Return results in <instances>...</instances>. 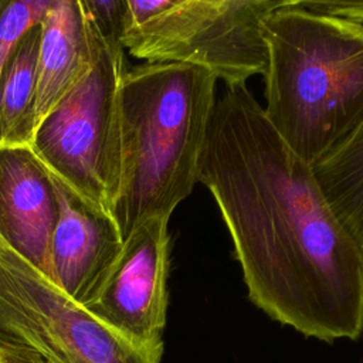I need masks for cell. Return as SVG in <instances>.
<instances>
[{
    "label": "cell",
    "instance_id": "6da1fadb",
    "mask_svg": "<svg viewBox=\"0 0 363 363\" xmlns=\"http://www.w3.org/2000/svg\"><path fill=\"white\" fill-rule=\"evenodd\" d=\"M199 182L217 203L254 305L305 336H360L363 250L245 84L216 98Z\"/></svg>",
    "mask_w": 363,
    "mask_h": 363
},
{
    "label": "cell",
    "instance_id": "7a4b0ae2",
    "mask_svg": "<svg viewBox=\"0 0 363 363\" xmlns=\"http://www.w3.org/2000/svg\"><path fill=\"white\" fill-rule=\"evenodd\" d=\"M217 78L199 67L145 62L119 92L121 177L111 211L121 237L150 217L170 218L199 182Z\"/></svg>",
    "mask_w": 363,
    "mask_h": 363
},
{
    "label": "cell",
    "instance_id": "3957f363",
    "mask_svg": "<svg viewBox=\"0 0 363 363\" xmlns=\"http://www.w3.org/2000/svg\"><path fill=\"white\" fill-rule=\"evenodd\" d=\"M262 30L268 50L265 116L313 166L363 125V26L285 0Z\"/></svg>",
    "mask_w": 363,
    "mask_h": 363
},
{
    "label": "cell",
    "instance_id": "277c9868",
    "mask_svg": "<svg viewBox=\"0 0 363 363\" xmlns=\"http://www.w3.org/2000/svg\"><path fill=\"white\" fill-rule=\"evenodd\" d=\"M285 0H126L122 47L150 64L203 68L225 85L265 72V18Z\"/></svg>",
    "mask_w": 363,
    "mask_h": 363
},
{
    "label": "cell",
    "instance_id": "5b68a950",
    "mask_svg": "<svg viewBox=\"0 0 363 363\" xmlns=\"http://www.w3.org/2000/svg\"><path fill=\"white\" fill-rule=\"evenodd\" d=\"M0 352L31 363H160L163 345L115 332L0 237Z\"/></svg>",
    "mask_w": 363,
    "mask_h": 363
},
{
    "label": "cell",
    "instance_id": "8992f818",
    "mask_svg": "<svg viewBox=\"0 0 363 363\" xmlns=\"http://www.w3.org/2000/svg\"><path fill=\"white\" fill-rule=\"evenodd\" d=\"M96 37L94 68L37 125L30 147L54 176L111 214L121 177L119 92L128 64L122 44Z\"/></svg>",
    "mask_w": 363,
    "mask_h": 363
},
{
    "label": "cell",
    "instance_id": "52a82bcc",
    "mask_svg": "<svg viewBox=\"0 0 363 363\" xmlns=\"http://www.w3.org/2000/svg\"><path fill=\"white\" fill-rule=\"evenodd\" d=\"M169 218L150 217L123 241L94 298L84 305L102 323L145 346H162L170 264Z\"/></svg>",
    "mask_w": 363,
    "mask_h": 363
},
{
    "label": "cell",
    "instance_id": "ba28073f",
    "mask_svg": "<svg viewBox=\"0 0 363 363\" xmlns=\"http://www.w3.org/2000/svg\"><path fill=\"white\" fill-rule=\"evenodd\" d=\"M51 176L60 204L50 251L52 282L84 306L115 264L123 240L108 211Z\"/></svg>",
    "mask_w": 363,
    "mask_h": 363
},
{
    "label": "cell",
    "instance_id": "9c48e42d",
    "mask_svg": "<svg viewBox=\"0 0 363 363\" xmlns=\"http://www.w3.org/2000/svg\"><path fill=\"white\" fill-rule=\"evenodd\" d=\"M60 204L52 176L27 145H0V237L52 282Z\"/></svg>",
    "mask_w": 363,
    "mask_h": 363
},
{
    "label": "cell",
    "instance_id": "30bf717a",
    "mask_svg": "<svg viewBox=\"0 0 363 363\" xmlns=\"http://www.w3.org/2000/svg\"><path fill=\"white\" fill-rule=\"evenodd\" d=\"M37 125L91 72L98 37L81 0H51L40 21Z\"/></svg>",
    "mask_w": 363,
    "mask_h": 363
},
{
    "label": "cell",
    "instance_id": "8fae6325",
    "mask_svg": "<svg viewBox=\"0 0 363 363\" xmlns=\"http://www.w3.org/2000/svg\"><path fill=\"white\" fill-rule=\"evenodd\" d=\"M40 23L11 48L0 74V145L30 146L35 128Z\"/></svg>",
    "mask_w": 363,
    "mask_h": 363
},
{
    "label": "cell",
    "instance_id": "7c38bea8",
    "mask_svg": "<svg viewBox=\"0 0 363 363\" xmlns=\"http://www.w3.org/2000/svg\"><path fill=\"white\" fill-rule=\"evenodd\" d=\"M312 172L330 208L363 250V125Z\"/></svg>",
    "mask_w": 363,
    "mask_h": 363
},
{
    "label": "cell",
    "instance_id": "4fadbf2b",
    "mask_svg": "<svg viewBox=\"0 0 363 363\" xmlns=\"http://www.w3.org/2000/svg\"><path fill=\"white\" fill-rule=\"evenodd\" d=\"M51 0H0V74L20 37L41 21Z\"/></svg>",
    "mask_w": 363,
    "mask_h": 363
},
{
    "label": "cell",
    "instance_id": "5bb4252c",
    "mask_svg": "<svg viewBox=\"0 0 363 363\" xmlns=\"http://www.w3.org/2000/svg\"><path fill=\"white\" fill-rule=\"evenodd\" d=\"M96 34L109 43L122 44L126 0H81Z\"/></svg>",
    "mask_w": 363,
    "mask_h": 363
},
{
    "label": "cell",
    "instance_id": "9a60e30c",
    "mask_svg": "<svg viewBox=\"0 0 363 363\" xmlns=\"http://www.w3.org/2000/svg\"><path fill=\"white\" fill-rule=\"evenodd\" d=\"M312 13L363 26V0H296Z\"/></svg>",
    "mask_w": 363,
    "mask_h": 363
},
{
    "label": "cell",
    "instance_id": "2e32d148",
    "mask_svg": "<svg viewBox=\"0 0 363 363\" xmlns=\"http://www.w3.org/2000/svg\"><path fill=\"white\" fill-rule=\"evenodd\" d=\"M0 363H16V362H13L10 357H7L4 353L0 352Z\"/></svg>",
    "mask_w": 363,
    "mask_h": 363
}]
</instances>
